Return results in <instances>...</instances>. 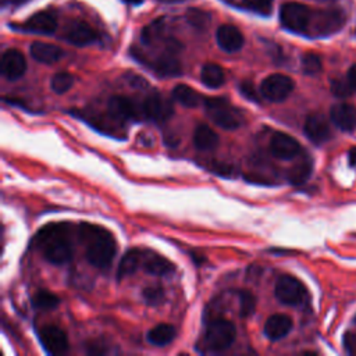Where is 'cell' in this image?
I'll return each mask as SVG.
<instances>
[{
  "label": "cell",
  "instance_id": "cell-1",
  "mask_svg": "<svg viewBox=\"0 0 356 356\" xmlns=\"http://www.w3.org/2000/svg\"><path fill=\"white\" fill-rule=\"evenodd\" d=\"M78 235L85 249L87 260L98 269L105 270L110 267L117 252V244L113 234L103 227L91 223H81L78 227Z\"/></svg>",
  "mask_w": 356,
  "mask_h": 356
},
{
  "label": "cell",
  "instance_id": "cell-2",
  "mask_svg": "<svg viewBox=\"0 0 356 356\" xmlns=\"http://www.w3.org/2000/svg\"><path fill=\"white\" fill-rule=\"evenodd\" d=\"M34 244L40 248L44 257L52 264H66L71 260L74 248L66 223L49 224L38 231Z\"/></svg>",
  "mask_w": 356,
  "mask_h": 356
},
{
  "label": "cell",
  "instance_id": "cell-3",
  "mask_svg": "<svg viewBox=\"0 0 356 356\" xmlns=\"http://www.w3.org/2000/svg\"><path fill=\"white\" fill-rule=\"evenodd\" d=\"M205 108L209 119L223 130H237L244 124V116L224 98H207Z\"/></svg>",
  "mask_w": 356,
  "mask_h": 356
},
{
  "label": "cell",
  "instance_id": "cell-4",
  "mask_svg": "<svg viewBox=\"0 0 356 356\" xmlns=\"http://www.w3.org/2000/svg\"><path fill=\"white\" fill-rule=\"evenodd\" d=\"M237 337L235 325L227 319H214L207 323L203 342L212 352H223L228 349Z\"/></svg>",
  "mask_w": 356,
  "mask_h": 356
},
{
  "label": "cell",
  "instance_id": "cell-5",
  "mask_svg": "<svg viewBox=\"0 0 356 356\" xmlns=\"http://www.w3.org/2000/svg\"><path fill=\"white\" fill-rule=\"evenodd\" d=\"M312 19H313L312 10L307 6L300 3H295V2L285 3L280 10L281 24L288 31H292L296 34H305L312 24Z\"/></svg>",
  "mask_w": 356,
  "mask_h": 356
},
{
  "label": "cell",
  "instance_id": "cell-6",
  "mask_svg": "<svg viewBox=\"0 0 356 356\" xmlns=\"http://www.w3.org/2000/svg\"><path fill=\"white\" fill-rule=\"evenodd\" d=\"M274 294L281 303L288 306H299L305 302L307 296L305 285L298 278L289 274H284L277 280Z\"/></svg>",
  "mask_w": 356,
  "mask_h": 356
},
{
  "label": "cell",
  "instance_id": "cell-7",
  "mask_svg": "<svg viewBox=\"0 0 356 356\" xmlns=\"http://www.w3.org/2000/svg\"><path fill=\"white\" fill-rule=\"evenodd\" d=\"M294 87L295 84L288 76L271 74L262 81L260 94L264 99L277 103L285 101L292 94Z\"/></svg>",
  "mask_w": 356,
  "mask_h": 356
},
{
  "label": "cell",
  "instance_id": "cell-8",
  "mask_svg": "<svg viewBox=\"0 0 356 356\" xmlns=\"http://www.w3.org/2000/svg\"><path fill=\"white\" fill-rule=\"evenodd\" d=\"M142 108L145 113V120H149L158 124L166 123L174 115V106L171 101H169L159 92L149 94L145 98Z\"/></svg>",
  "mask_w": 356,
  "mask_h": 356
},
{
  "label": "cell",
  "instance_id": "cell-9",
  "mask_svg": "<svg viewBox=\"0 0 356 356\" xmlns=\"http://www.w3.org/2000/svg\"><path fill=\"white\" fill-rule=\"evenodd\" d=\"M108 109L110 116L119 121H141L145 119L142 105L127 96H113L108 103Z\"/></svg>",
  "mask_w": 356,
  "mask_h": 356
},
{
  "label": "cell",
  "instance_id": "cell-10",
  "mask_svg": "<svg viewBox=\"0 0 356 356\" xmlns=\"http://www.w3.org/2000/svg\"><path fill=\"white\" fill-rule=\"evenodd\" d=\"M41 344L51 355H62L69 350V338L65 330L58 325H45L38 331Z\"/></svg>",
  "mask_w": 356,
  "mask_h": 356
},
{
  "label": "cell",
  "instance_id": "cell-11",
  "mask_svg": "<svg viewBox=\"0 0 356 356\" xmlns=\"http://www.w3.org/2000/svg\"><path fill=\"white\" fill-rule=\"evenodd\" d=\"M270 152L281 160H291L300 152L299 142L285 133H276L270 141Z\"/></svg>",
  "mask_w": 356,
  "mask_h": 356
},
{
  "label": "cell",
  "instance_id": "cell-12",
  "mask_svg": "<svg viewBox=\"0 0 356 356\" xmlns=\"http://www.w3.org/2000/svg\"><path fill=\"white\" fill-rule=\"evenodd\" d=\"M303 131L309 138V141H312L316 145H321L331 138L330 124L327 119L319 113H313L307 116L303 126Z\"/></svg>",
  "mask_w": 356,
  "mask_h": 356
},
{
  "label": "cell",
  "instance_id": "cell-13",
  "mask_svg": "<svg viewBox=\"0 0 356 356\" xmlns=\"http://www.w3.org/2000/svg\"><path fill=\"white\" fill-rule=\"evenodd\" d=\"M27 71V62L22 52L9 49L2 56V76L9 81L22 78Z\"/></svg>",
  "mask_w": 356,
  "mask_h": 356
},
{
  "label": "cell",
  "instance_id": "cell-14",
  "mask_svg": "<svg viewBox=\"0 0 356 356\" xmlns=\"http://www.w3.org/2000/svg\"><path fill=\"white\" fill-rule=\"evenodd\" d=\"M58 28V22L52 13L41 12L31 16L23 26L22 30L38 35H52Z\"/></svg>",
  "mask_w": 356,
  "mask_h": 356
},
{
  "label": "cell",
  "instance_id": "cell-15",
  "mask_svg": "<svg viewBox=\"0 0 356 356\" xmlns=\"http://www.w3.org/2000/svg\"><path fill=\"white\" fill-rule=\"evenodd\" d=\"M330 119L332 124L346 133L356 128V109L348 103H337L331 108Z\"/></svg>",
  "mask_w": 356,
  "mask_h": 356
},
{
  "label": "cell",
  "instance_id": "cell-16",
  "mask_svg": "<svg viewBox=\"0 0 356 356\" xmlns=\"http://www.w3.org/2000/svg\"><path fill=\"white\" fill-rule=\"evenodd\" d=\"M313 19L316 20V33L319 35H330L341 30L345 22V16L338 10H328V12H319L316 16L313 15Z\"/></svg>",
  "mask_w": 356,
  "mask_h": 356
},
{
  "label": "cell",
  "instance_id": "cell-17",
  "mask_svg": "<svg viewBox=\"0 0 356 356\" xmlns=\"http://www.w3.org/2000/svg\"><path fill=\"white\" fill-rule=\"evenodd\" d=\"M216 40H217L219 46L224 52H228V53L238 52L244 46V35L241 34V31L237 27L230 26V24L221 26L217 30Z\"/></svg>",
  "mask_w": 356,
  "mask_h": 356
},
{
  "label": "cell",
  "instance_id": "cell-18",
  "mask_svg": "<svg viewBox=\"0 0 356 356\" xmlns=\"http://www.w3.org/2000/svg\"><path fill=\"white\" fill-rule=\"evenodd\" d=\"M292 319L287 314H273L264 323V334L270 341L285 338L292 330Z\"/></svg>",
  "mask_w": 356,
  "mask_h": 356
},
{
  "label": "cell",
  "instance_id": "cell-19",
  "mask_svg": "<svg viewBox=\"0 0 356 356\" xmlns=\"http://www.w3.org/2000/svg\"><path fill=\"white\" fill-rule=\"evenodd\" d=\"M30 52L33 59L42 65H55L65 56L63 49H60L56 45L45 42H34L31 45Z\"/></svg>",
  "mask_w": 356,
  "mask_h": 356
},
{
  "label": "cell",
  "instance_id": "cell-20",
  "mask_svg": "<svg viewBox=\"0 0 356 356\" xmlns=\"http://www.w3.org/2000/svg\"><path fill=\"white\" fill-rule=\"evenodd\" d=\"M66 40L74 46H88L96 41V33L85 23H76L69 28Z\"/></svg>",
  "mask_w": 356,
  "mask_h": 356
},
{
  "label": "cell",
  "instance_id": "cell-21",
  "mask_svg": "<svg viewBox=\"0 0 356 356\" xmlns=\"http://www.w3.org/2000/svg\"><path fill=\"white\" fill-rule=\"evenodd\" d=\"M219 135L206 124H199L194 133V145L202 152L214 151L219 146Z\"/></svg>",
  "mask_w": 356,
  "mask_h": 356
},
{
  "label": "cell",
  "instance_id": "cell-22",
  "mask_svg": "<svg viewBox=\"0 0 356 356\" xmlns=\"http://www.w3.org/2000/svg\"><path fill=\"white\" fill-rule=\"evenodd\" d=\"M144 269L152 276H170L174 273V264L156 253H144Z\"/></svg>",
  "mask_w": 356,
  "mask_h": 356
},
{
  "label": "cell",
  "instance_id": "cell-23",
  "mask_svg": "<svg viewBox=\"0 0 356 356\" xmlns=\"http://www.w3.org/2000/svg\"><path fill=\"white\" fill-rule=\"evenodd\" d=\"M153 71L160 77H177L181 74V63L174 58V52L167 51L152 65Z\"/></svg>",
  "mask_w": 356,
  "mask_h": 356
},
{
  "label": "cell",
  "instance_id": "cell-24",
  "mask_svg": "<svg viewBox=\"0 0 356 356\" xmlns=\"http://www.w3.org/2000/svg\"><path fill=\"white\" fill-rule=\"evenodd\" d=\"M144 262V252L139 249H130L127 251L120 263H119V269H117V278L123 280L127 278L128 276L134 274L138 267L141 266V263Z\"/></svg>",
  "mask_w": 356,
  "mask_h": 356
},
{
  "label": "cell",
  "instance_id": "cell-25",
  "mask_svg": "<svg viewBox=\"0 0 356 356\" xmlns=\"http://www.w3.org/2000/svg\"><path fill=\"white\" fill-rule=\"evenodd\" d=\"M176 335H177V330L174 325L162 323V324H158L156 327H153L148 332L146 338L155 346H166L174 341Z\"/></svg>",
  "mask_w": 356,
  "mask_h": 356
},
{
  "label": "cell",
  "instance_id": "cell-26",
  "mask_svg": "<svg viewBox=\"0 0 356 356\" xmlns=\"http://www.w3.org/2000/svg\"><path fill=\"white\" fill-rule=\"evenodd\" d=\"M201 81L205 87L212 88V90H217V88L224 85L226 73L219 65L207 63V65L203 66V69L201 71Z\"/></svg>",
  "mask_w": 356,
  "mask_h": 356
},
{
  "label": "cell",
  "instance_id": "cell-27",
  "mask_svg": "<svg viewBox=\"0 0 356 356\" xmlns=\"http://www.w3.org/2000/svg\"><path fill=\"white\" fill-rule=\"evenodd\" d=\"M173 99L183 105L184 108H198L201 105V95L191 87L180 84L173 90Z\"/></svg>",
  "mask_w": 356,
  "mask_h": 356
},
{
  "label": "cell",
  "instance_id": "cell-28",
  "mask_svg": "<svg viewBox=\"0 0 356 356\" xmlns=\"http://www.w3.org/2000/svg\"><path fill=\"white\" fill-rule=\"evenodd\" d=\"M310 174H312V163L309 160H300L288 170L287 180L292 185H302L307 181Z\"/></svg>",
  "mask_w": 356,
  "mask_h": 356
},
{
  "label": "cell",
  "instance_id": "cell-29",
  "mask_svg": "<svg viewBox=\"0 0 356 356\" xmlns=\"http://www.w3.org/2000/svg\"><path fill=\"white\" fill-rule=\"evenodd\" d=\"M59 303H60L59 296L46 289L37 292L35 296L33 298V305L37 309H42V310H52V309L58 307Z\"/></svg>",
  "mask_w": 356,
  "mask_h": 356
},
{
  "label": "cell",
  "instance_id": "cell-30",
  "mask_svg": "<svg viewBox=\"0 0 356 356\" xmlns=\"http://www.w3.org/2000/svg\"><path fill=\"white\" fill-rule=\"evenodd\" d=\"M163 31H164V19H159L144 28L141 40L145 45H152L153 42L162 38Z\"/></svg>",
  "mask_w": 356,
  "mask_h": 356
},
{
  "label": "cell",
  "instance_id": "cell-31",
  "mask_svg": "<svg viewBox=\"0 0 356 356\" xmlns=\"http://www.w3.org/2000/svg\"><path fill=\"white\" fill-rule=\"evenodd\" d=\"M74 85V77L70 74V73H66V71H62V73H58L53 76L52 81H51V87H52V91L58 95H63L66 94L67 91L71 90V87Z\"/></svg>",
  "mask_w": 356,
  "mask_h": 356
},
{
  "label": "cell",
  "instance_id": "cell-32",
  "mask_svg": "<svg viewBox=\"0 0 356 356\" xmlns=\"http://www.w3.org/2000/svg\"><path fill=\"white\" fill-rule=\"evenodd\" d=\"M238 298H239V316L241 317L252 316L256 309L255 295L246 289H241L238 292Z\"/></svg>",
  "mask_w": 356,
  "mask_h": 356
},
{
  "label": "cell",
  "instance_id": "cell-33",
  "mask_svg": "<svg viewBox=\"0 0 356 356\" xmlns=\"http://www.w3.org/2000/svg\"><path fill=\"white\" fill-rule=\"evenodd\" d=\"M302 70L307 76H316L321 71V60L314 53H306L302 58Z\"/></svg>",
  "mask_w": 356,
  "mask_h": 356
},
{
  "label": "cell",
  "instance_id": "cell-34",
  "mask_svg": "<svg viewBox=\"0 0 356 356\" xmlns=\"http://www.w3.org/2000/svg\"><path fill=\"white\" fill-rule=\"evenodd\" d=\"M244 2L249 10L260 16H269L271 13L274 0H244Z\"/></svg>",
  "mask_w": 356,
  "mask_h": 356
},
{
  "label": "cell",
  "instance_id": "cell-35",
  "mask_svg": "<svg viewBox=\"0 0 356 356\" xmlns=\"http://www.w3.org/2000/svg\"><path fill=\"white\" fill-rule=\"evenodd\" d=\"M142 296L145 299V302L151 306H158L164 300V292L160 287H148L144 288L142 291Z\"/></svg>",
  "mask_w": 356,
  "mask_h": 356
},
{
  "label": "cell",
  "instance_id": "cell-36",
  "mask_svg": "<svg viewBox=\"0 0 356 356\" xmlns=\"http://www.w3.org/2000/svg\"><path fill=\"white\" fill-rule=\"evenodd\" d=\"M353 87L349 84L348 80H334L331 83V92L337 98H348L353 92Z\"/></svg>",
  "mask_w": 356,
  "mask_h": 356
},
{
  "label": "cell",
  "instance_id": "cell-37",
  "mask_svg": "<svg viewBox=\"0 0 356 356\" xmlns=\"http://www.w3.org/2000/svg\"><path fill=\"white\" fill-rule=\"evenodd\" d=\"M188 22L198 30H205L210 22V17H209V15H206L201 10H191V12H188Z\"/></svg>",
  "mask_w": 356,
  "mask_h": 356
},
{
  "label": "cell",
  "instance_id": "cell-38",
  "mask_svg": "<svg viewBox=\"0 0 356 356\" xmlns=\"http://www.w3.org/2000/svg\"><path fill=\"white\" fill-rule=\"evenodd\" d=\"M239 92L241 95L248 99L249 102H253V103H259L260 99H259V95L256 92V88L253 87V84L251 81H244L239 84Z\"/></svg>",
  "mask_w": 356,
  "mask_h": 356
},
{
  "label": "cell",
  "instance_id": "cell-39",
  "mask_svg": "<svg viewBox=\"0 0 356 356\" xmlns=\"http://www.w3.org/2000/svg\"><path fill=\"white\" fill-rule=\"evenodd\" d=\"M210 170L219 176H224V177H231L234 173L232 166L226 164V163H213L210 166Z\"/></svg>",
  "mask_w": 356,
  "mask_h": 356
},
{
  "label": "cell",
  "instance_id": "cell-40",
  "mask_svg": "<svg viewBox=\"0 0 356 356\" xmlns=\"http://www.w3.org/2000/svg\"><path fill=\"white\" fill-rule=\"evenodd\" d=\"M127 81L128 84L134 88V90H145L149 87V84L145 81V78L137 76V74H128L127 76Z\"/></svg>",
  "mask_w": 356,
  "mask_h": 356
},
{
  "label": "cell",
  "instance_id": "cell-41",
  "mask_svg": "<svg viewBox=\"0 0 356 356\" xmlns=\"http://www.w3.org/2000/svg\"><path fill=\"white\" fill-rule=\"evenodd\" d=\"M345 346L350 353H356V334L348 332L345 337Z\"/></svg>",
  "mask_w": 356,
  "mask_h": 356
},
{
  "label": "cell",
  "instance_id": "cell-42",
  "mask_svg": "<svg viewBox=\"0 0 356 356\" xmlns=\"http://www.w3.org/2000/svg\"><path fill=\"white\" fill-rule=\"evenodd\" d=\"M346 80L349 81V84L353 87V90L356 91V65H353L349 71H348V76H346Z\"/></svg>",
  "mask_w": 356,
  "mask_h": 356
},
{
  "label": "cell",
  "instance_id": "cell-43",
  "mask_svg": "<svg viewBox=\"0 0 356 356\" xmlns=\"http://www.w3.org/2000/svg\"><path fill=\"white\" fill-rule=\"evenodd\" d=\"M348 156H349V164L353 166V167H356V148H352V149L349 151Z\"/></svg>",
  "mask_w": 356,
  "mask_h": 356
},
{
  "label": "cell",
  "instance_id": "cell-44",
  "mask_svg": "<svg viewBox=\"0 0 356 356\" xmlns=\"http://www.w3.org/2000/svg\"><path fill=\"white\" fill-rule=\"evenodd\" d=\"M124 2H127L130 5H139L144 2V0H124Z\"/></svg>",
  "mask_w": 356,
  "mask_h": 356
},
{
  "label": "cell",
  "instance_id": "cell-45",
  "mask_svg": "<svg viewBox=\"0 0 356 356\" xmlns=\"http://www.w3.org/2000/svg\"><path fill=\"white\" fill-rule=\"evenodd\" d=\"M160 2H163V3H180V2H184V0H160Z\"/></svg>",
  "mask_w": 356,
  "mask_h": 356
}]
</instances>
